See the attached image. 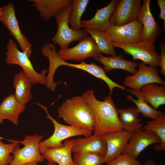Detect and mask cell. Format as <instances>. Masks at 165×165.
I'll return each instance as SVG.
<instances>
[{"mask_svg": "<svg viewBox=\"0 0 165 165\" xmlns=\"http://www.w3.org/2000/svg\"><path fill=\"white\" fill-rule=\"evenodd\" d=\"M37 104L46 112V118L51 121L54 128L52 135L39 143V150L40 153L47 148H58L63 146L64 144L62 142L68 138L80 135L88 137L92 134L93 132L92 130L80 129L59 123L50 115L47 110L48 107L39 103H37Z\"/></svg>", "mask_w": 165, "mask_h": 165, "instance_id": "obj_4", "label": "cell"}, {"mask_svg": "<svg viewBox=\"0 0 165 165\" xmlns=\"http://www.w3.org/2000/svg\"><path fill=\"white\" fill-rule=\"evenodd\" d=\"M144 165H158L154 161L151 159L147 160L145 163Z\"/></svg>", "mask_w": 165, "mask_h": 165, "instance_id": "obj_36", "label": "cell"}, {"mask_svg": "<svg viewBox=\"0 0 165 165\" xmlns=\"http://www.w3.org/2000/svg\"><path fill=\"white\" fill-rule=\"evenodd\" d=\"M58 117L69 126L93 131L95 118L90 105L82 96L68 98L57 109Z\"/></svg>", "mask_w": 165, "mask_h": 165, "instance_id": "obj_2", "label": "cell"}, {"mask_svg": "<svg viewBox=\"0 0 165 165\" xmlns=\"http://www.w3.org/2000/svg\"><path fill=\"white\" fill-rule=\"evenodd\" d=\"M94 40L100 51L107 55L113 56L116 55L115 47L105 32L84 28Z\"/></svg>", "mask_w": 165, "mask_h": 165, "instance_id": "obj_28", "label": "cell"}, {"mask_svg": "<svg viewBox=\"0 0 165 165\" xmlns=\"http://www.w3.org/2000/svg\"><path fill=\"white\" fill-rule=\"evenodd\" d=\"M133 134V132L123 130L102 135L107 145V152L103 163L112 160L122 154Z\"/></svg>", "mask_w": 165, "mask_h": 165, "instance_id": "obj_15", "label": "cell"}, {"mask_svg": "<svg viewBox=\"0 0 165 165\" xmlns=\"http://www.w3.org/2000/svg\"><path fill=\"white\" fill-rule=\"evenodd\" d=\"M3 120L1 116H0V124L2 123L3 122Z\"/></svg>", "mask_w": 165, "mask_h": 165, "instance_id": "obj_40", "label": "cell"}, {"mask_svg": "<svg viewBox=\"0 0 165 165\" xmlns=\"http://www.w3.org/2000/svg\"><path fill=\"white\" fill-rule=\"evenodd\" d=\"M6 50L5 59L6 64L20 66L32 84L46 85L45 75L48 70H43L40 73L37 72L29 59L30 57L26 53L18 49L16 43L12 39L9 40Z\"/></svg>", "mask_w": 165, "mask_h": 165, "instance_id": "obj_5", "label": "cell"}, {"mask_svg": "<svg viewBox=\"0 0 165 165\" xmlns=\"http://www.w3.org/2000/svg\"><path fill=\"white\" fill-rule=\"evenodd\" d=\"M106 165H141V163L130 155L123 153L106 163Z\"/></svg>", "mask_w": 165, "mask_h": 165, "instance_id": "obj_33", "label": "cell"}, {"mask_svg": "<svg viewBox=\"0 0 165 165\" xmlns=\"http://www.w3.org/2000/svg\"><path fill=\"white\" fill-rule=\"evenodd\" d=\"M136 73L125 78L123 84L125 87L138 92L142 86L148 83H155L165 86V82L159 75L156 68L147 66L142 62L139 64Z\"/></svg>", "mask_w": 165, "mask_h": 165, "instance_id": "obj_9", "label": "cell"}, {"mask_svg": "<svg viewBox=\"0 0 165 165\" xmlns=\"http://www.w3.org/2000/svg\"><path fill=\"white\" fill-rule=\"evenodd\" d=\"M82 96L93 110L95 118L94 134L101 136L123 130L111 96L108 95L104 101H100L96 97L94 90L91 89L84 92Z\"/></svg>", "mask_w": 165, "mask_h": 165, "instance_id": "obj_1", "label": "cell"}, {"mask_svg": "<svg viewBox=\"0 0 165 165\" xmlns=\"http://www.w3.org/2000/svg\"><path fill=\"white\" fill-rule=\"evenodd\" d=\"M57 163L55 162H48L47 165H57Z\"/></svg>", "mask_w": 165, "mask_h": 165, "instance_id": "obj_39", "label": "cell"}, {"mask_svg": "<svg viewBox=\"0 0 165 165\" xmlns=\"http://www.w3.org/2000/svg\"><path fill=\"white\" fill-rule=\"evenodd\" d=\"M143 26L137 19L121 26L111 24L105 33L112 42L132 43L140 41Z\"/></svg>", "mask_w": 165, "mask_h": 165, "instance_id": "obj_8", "label": "cell"}, {"mask_svg": "<svg viewBox=\"0 0 165 165\" xmlns=\"http://www.w3.org/2000/svg\"><path fill=\"white\" fill-rule=\"evenodd\" d=\"M43 135L38 134L27 135L22 141H18L24 147L20 148L18 146L13 153V158L9 165H23L32 162H42L45 159L39 150V145L43 138Z\"/></svg>", "mask_w": 165, "mask_h": 165, "instance_id": "obj_6", "label": "cell"}, {"mask_svg": "<svg viewBox=\"0 0 165 165\" xmlns=\"http://www.w3.org/2000/svg\"><path fill=\"white\" fill-rule=\"evenodd\" d=\"M138 93L154 108L157 109L165 104V86L155 83H148L142 86Z\"/></svg>", "mask_w": 165, "mask_h": 165, "instance_id": "obj_23", "label": "cell"}, {"mask_svg": "<svg viewBox=\"0 0 165 165\" xmlns=\"http://www.w3.org/2000/svg\"><path fill=\"white\" fill-rule=\"evenodd\" d=\"M160 49V63L159 66L160 69L159 71L160 73L163 76H165V42L164 41L160 40L159 42Z\"/></svg>", "mask_w": 165, "mask_h": 165, "instance_id": "obj_34", "label": "cell"}, {"mask_svg": "<svg viewBox=\"0 0 165 165\" xmlns=\"http://www.w3.org/2000/svg\"><path fill=\"white\" fill-rule=\"evenodd\" d=\"M137 20L142 25L140 41L154 44L162 32V29L153 17L151 11L150 0H143Z\"/></svg>", "mask_w": 165, "mask_h": 165, "instance_id": "obj_12", "label": "cell"}, {"mask_svg": "<svg viewBox=\"0 0 165 165\" xmlns=\"http://www.w3.org/2000/svg\"><path fill=\"white\" fill-rule=\"evenodd\" d=\"M107 150V143L102 135L94 134L88 137L74 139L71 152L91 153L104 157Z\"/></svg>", "mask_w": 165, "mask_h": 165, "instance_id": "obj_16", "label": "cell"}, {"mask_svg": "<svg viewBox=\"0 0 165 165\" xmlns=\"http://www.w3.org/2000/svg\"><path fill=\"white\" fill-rule=\"evenodd\" d=\"M141 6L140 0H118L110 19L111 24L121 26L136 20Z\"/></svg>", "mask_w": 165, "mask_h": 165, "instance_id": "obj_13", "label": "cell"}, {"mask_svg": "<svg viewBox=\"0 0 165 165\" xmlns=\"http://www.w3.org/2000/svg\"><path fill=\"white\" fill-rule=\"evenodd\" d=\"M26 105L19 102L14 94L5 97L0 104V116L4 120H9L15 125L19 124V117L24 112Z\"/></svg>", "mask_w": 165, "mask_h": 165, "instance_id": "obj_22", "label": "cell"}, {"mask_svg": "<svg viewBox=\"0 0 165 165\" xmlns=\"http://www.w3.org/2000/svg\"><path fill=\"white\" fill-rule=\"evenodd\" d=\"M2 8H0V21H1L2 18Z\"/></svg>", "mask_w": 165, "mask_h": 165, "instance_id": "obj_38", "label": "cell"}, {"mask_svg": "<svg viewBox=\"0 0 165 165\" xmlns=\"http://www.w3.org/2000/svg\"><path fill=\"white\" fill-rule=\"evenodd\" d=\"M42 54L48 58L49 66L48 75L46 76V85L47 88L54 92L57 85L63 82L62 81L55 82L53 77L57 69L61 66L63 60L57 51L56 47L53 43H45L41 48Z\"/></svg>", "mask_w": 165, "mask_h": 165, "instance_id": "obj_18", "label": "cell"}, {"mask_svg": "<svg viewBox=\"0 0 165 165\" xmlns=\"http://www.w3.org/2000/svg\"><path fill=\"white\" fill-rule=\"evenodd\" d=\"M94 60L101 63L105 73H108L113 69H119L125 70L134 74L137 71L136 68L138 67L139 63L125 60L123 55L106 57L103 55L93 58Z\"/></svg>", "mask_w": 165, "mask_h": 165, "instance_id": "obj_21", "label": "cell"}, {"mask_svg": "<svg viewBox=\"0 0 165 165\" xmlns=\"http://www.w3.org/2000/svg\"><path fill=\"white\" fill-rule=\"evenodd\" d=\"M11 142L5 144L0 139V165H9L13 158V155H11L15 148L19 146L18 140L8 139Z\"/></svg>", "mask_w": 165, "mask_h": 165, "instance_id": "obj_32", "label": "cell"}, {"mask_svg": "<svg viewBox=\"0 0 165 165\" xmlns=\"http://www.w3.org/2000/svg\"><path fill=\"white\" fill-rule=\"evenodd\" d=\"M89 0H72V11L69 18V24L74 30H79L82 28L81 17L89 2Z\"/></svg>", "mask_w": 165, "mask_h": 165, "instance_id": "obj_30", "label": "cell"}, {"mask_svg": "<svg viewBox=\"0 0 165 165\" xmlns=\"http://www.w3.org/2000/svg\"><path fill=\"white\" fill-rule=\"evenodd\" d=\"M57 53L64 61L68 60L82 61L89 57L94 58L103 55L94 40L91 36H89L74 47L59 50Z\"/></svg>", "mask_w": 165, "mask_h": 165, "instance_id": "obj_11", "label": "cell"}, {"mask_svg": "<svg viewBox=\"0 0 165 165\" xmlns=\"http://www.w3.org/2000/svg\"><path fill=\"white\" fill-rule=\"evenodd\" d=\"M115 47L123 50L130 55L133 60H140L145 64L156 68L160 63V55L157 51L155 45L141 41L132 43H113Z\"/></svg>", "mask_w": 165, "mask_h": 165, "instance_id": "obj_7", "label": "cell"}, {"mask_svg": "<svg viewBox=\"0 0 165 165\" xmlns=\"http://www.w3.org/2000/svg\"><path fill=\"white\" fill-rule=\"evenodd\" d=\"M104 157L86 152L74 153L73 160L75 165H101Z\"/></svg>", "mask_w": 165, "mask_h": 165, "instance_id": "obj_31", "label": "cell"}, {"mask_svg": "<svg viewBox=\"0 0 165 165\" xmlns=\"http://www.w3.org/2000/svg\"><path fill=\"white\" fill-rule=\"evenodd\" d=\"M117 0H112L101 8L96 9L94 16L91 19L81 20L82 27L105 32L111 25L110 19L115 8Z\"/></svg>", "mask_w": 165, "mask_h": 165, "instance_id": "obj_17", "label": "cell"}, {"mask_svg": "<svg viewBox=\"0 0 165 165\" xmlns=\"http://www.w3.org/2000/svg\"><path fill=\"white\" fill-rule=\"evenodd\" d=\"M160 143V138L154 132L139 129L133 132L132 137L122 154H128L137 159L141 153L148 146Z\"/></svg>", "mask_w": 165, "mask_h": 165, "instance_id": "obj_14", "label": "cell"}, {"mask_svg": "<svg viewBox=\"0 0 165 165\" xmlns=\"http://www.w3.org/2000/svg\"><path fill=\"white\" fill-rule=\"evenodd\" d=\"M2 9L1 22L17 41L22 51L26 53L30 57L32 53L31 44L26 36L21 31L16 15L14 5L12 3L7 4Z\"/></svg>", "mask_w": 165, "mask_h": 165, "instance_id": "obj_10", "label": "cell"}, {"mask_svg": "<svg viewBox=\"0 0 165 165\" xmlns=\"http://www.w3.org/2000/svg\"><path fill=\"white\" fill-rule=\"evenodd\" d=\"M23 165H38L37 163L35 162L29 163Z\"/></svg>", "mask_w": 165, "mask_h": 165, "instance_id": "obj_37", "label": "cell"}, {"mask_svg": "<svg viewBox=\"0 0 165 165\" xmlns=\"http://www.w3.org/2000/svg\"><path fill=\"white\" fill-rule=\"evenodd\" d=\"M119 119L123 130L133 132L141 129L143 123H140L141 119L138 118L140 112L137 107H129L117 109Z\"/></svg>", "mask_w": 165, "mask_h": 165, "instance_id": "obj_24", "label": "cell"}, {"mask_svg": "<svg viewBox=\"0 0 165 165\" xmlns=\"http://www.w3.org/2000/svg\"><path fill=\"white\" fill-rule=\"evenodd\" d=\"M66 66L84 71L95 77L102 79L107 85L110 92L113 91L114 88H117L119 86L118 83L112 81L106 75V73L102 67L98 65L93 62L91 64H88L82 61L81 63L79 64L67 63Z\"/></svg>", "mask_w": 165, "mask_h": 165, "instance_id": "obj_26", "label": "cell"}, {"mask_svg": "<svg viewBox=\"0 0 165 165\" xmlns=\"http://www.w3.org/2000/svg\"><path fill=\"white\" fill-rule=\"evenodd\" d=\"M39 12L40 17L47 22L54 17L62 9L71 4V0H29Z\"/></svg>", "mask_w": 165, "mask_h": 165, "instance_id": "obj_20", "label": "cell"}, {"mask_svg": "<svg viewBox=\"0 0 165 165\" xmlns=\"http://www.w3.org/2000/svg\"><path fill=\"white\" fill-rule=\"evenodd\" d=\"M127 90L131 92L132 95H135L137 97L138 99H136L133 98L132 95H128L127 97L128 99L131 100L135 104L140 113L144 117L153 119L164 114L149 105L138 92L130 89H127Z\"/></svg>", "mask_w": 165, "mask_h": 165, "instance_id": "obj_29", "label": "cell"}, {"mask_svg": "<svg viewBox=\"0 0 165 165\" xmlns=\"http://www.w3.org/2000/svg\"><path fill=\"white\" fill-rule=\"evenodd\" d=\"M141 129L149 130L155 133L159 137L161 143L155 146L156 152L165 150V114L160 116L157 118L149 121L142 127Z\"/></svg>", "mask_w": 165, "mask_h": 165, "instance_id": "obj_27", "label": "cell"}, {"mask_svg": "<svg viewBox=\"0 0 165 165\" xmlns=\"http://www.w3.org/2000/svg\"><path fill=\"white\" fill-rule=\"evenodd\" d=\"M74 139L64 141L63 146L58 148H48L41 152L48 162L58 165H75L72 158L71 150Z\"/></svg>", "mask_w": 165, "mask_h": 165, "instance_id": "obj_19", "label": "cell"}, {"mask_svg": "<svg viewBox=\"0 0 165 165\" xmlns=\"http://www.w3.org/2000/svg\"><path fill=\"white\" fill-rule=\"evenodd\" d=\"M157 4L160 9L159 18L160 20H163V21L162 31L164 32L165 30V0H157Z\"/></svg>", "mask_w": 165, "mask_h": 165, "instance_id": "obj_35", "label": "cell"}, {"mask_svg": "<svg viewBox=\"0 0 165 165\" xmlns=\"http://www.w3.org/2000/svg\"><path fill=\"white\" fill-rule=\"evenodd\" d=\"M31 84L23 71L14 75L13 85L15 91L14 94L17 100L23 104L26 105L32 98Z\"/></svg>", "mask_w": 165, "mask_h": 165, "instance_id": "obj_25", "label": "cell"}, {"mask_svg": "<svg viewBox=\"0 0 165 165\" xmlns=\"http://www.w3.org/2000/svg\"><path fill=\"white\" fill-rule=\"evenodd\" d=\"M72 11L71 4L60 10L55 16L57 30L52 38L53 42L58 44L63 50L69 48V44L74 41L80 42L89 35L84 29L74 30L69 26V18Z\"/></svg>", "mask_w": 165, "mask_h": 165, "instance_id": "obj_3", "label": "cell"}]
</instances>
